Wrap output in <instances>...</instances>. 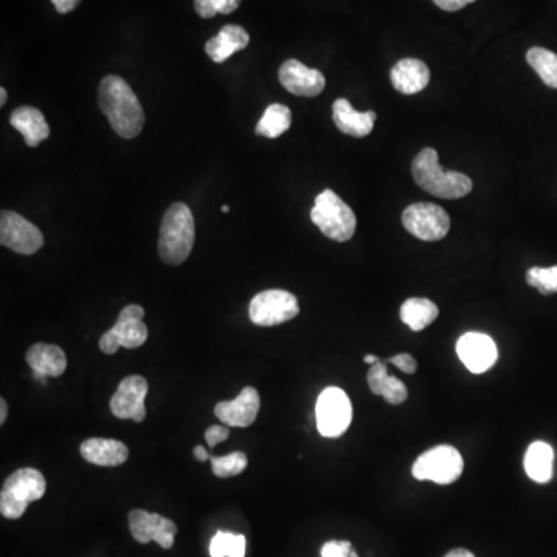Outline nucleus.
<instances>
[{"label":"nucleus","mask_w":557,"mask_h":557,"mask_svg":"<svg viewBox=\"0 0 557 557\" xmlns=\"http://www.w3.org/2000/svg\"><path fill=\"white\" fill-rule=\"evenodd\" d=\"M98 101L118 137L132 140L140 135L144 126L143 107L121 76L110 75L101 81Z\"/></svg>","instance_id":"nucleus-1"},{"label":"nucleus","mask_w":557,"mask_h":557,"mask_svg":"<svg viewBox=\"0 0 557 557\" xmlns=\"http://www.w3.org/2000/svg\"><path fill=\"white\" fill-rule=\"evenodd\" d=\"M415 183L423 191L438 199H462L472 191V180L457 171H446L438 163V154L432 147H424L412 163Z\"/></svg>","instance_id":"nucleus-2"},{"label":"nucleus","mask_w":557,"mask_h":557,"mask_svg":"<svg viewBox=\"0 0 557 557\" xmlns=\"http://www.w3.org/2000/svg\"><path fill=\"white\" fill-rule=\"evenodd\" d=\"M195 240V223L191 209L185 203H174L165 212L160 226L158 254L168 265L185 264Z\"/></svg>","instance_id":"nucleus-3"},{"label":"nucleus","mask_w":557,"mask_h":557,"mask_svg":"<svg viewBox=\"0 0 557 557\" xmlns=\"http://www.w3.org/2000/svg\"><path fill=\"white\" fill-rule=\"evenodd\" d=\"M47 491V482L41 471L22 468L14 471L5 480L0 493V513L5 519H21L31 502L42 499Z\"/></svg>","instance_id":"nucleus-4"},{"label":"nucleus","mask_w":557,"mask_h":557,"mask_svg":"<svg viewBox=\"0 0 557 557\" xmlns=\"http://www.w3.org/2000/svg\"><path fill=\"white\" fill-rule=\"evenodd\" d=\"M310 217L322 234L335 242H347L355 234V212L332 189H325L316 197Z\"/></svg>","instance_id":"nucleus-5"},{"label":"nucleus","mask_w":557,"mask_h":557,"mask_svg":"<svg viewBox=\"0 0 557 557\" xmlns=\"http://www.w3.org/2000/svg\"><path fill=\"white\" fill-rule=\"evenodd\" d=\"M463 458L454 446L440 445L421 454L412 466V475L421 482L451 485L460 479Z\"/></svg>","instance_id":"nucleus-6"},{"label":"nucleus","mask_w":557,"mask_h":557,"mask_svg":"<svg viewBox=\"0 0 557 557\" xmlns=\"http://www.w3.org/2000/svg\"><path fill=\"white\" fill-rule=\"evenodd\" d=\"M144 310L140 305H127L121 310L117 322L100 339L101 352L115 355L120 347L138 349L147 341L146 324L143 322Z\"/></svg>","instance_id":"nucleus-7"},{"label":"nucleus","mask_w":557,"mask_h":557,"mask_svg":"<svg viewBox=\"0 0 557 557\" xmlns=\"http://www.w3.org/2000/svg\"><path fill=\"white\" fill-rule=\"evenodd\" d=\"M352 403L339 387H329L316 401V426L325 438H338L352 423Z\"/></svg>","instance_id":"nucleus-8"},{"label":"nucleus","mask_w":557,"mask_h":557,"mask_svg":"<svg viewBox=\"0 0 557 557\" xmlns=\"http://www.w3.org/2000/svg\"><path fill=\"white\" fill-rule=\"evenodd\" d=\"M298 298L290 291L267 290L256 294L250 304V319L259 327H274L299 315Z\"/></svg>","instance_id":"nucleus-9"},{"label":"nucleus","mask_w":557,"mask_h":557,"mask_svg":"<svg viewBox=\"0 0 557 557\" xmlns=\"http://www.w3.org/2000/svg\"><path fill=\"white\" fill-rule=\"evenodd\" d=\"M404 228L424 242L445 239L451 228L448 212L434 203H414L403 212Z\"/></svg>","instance_id":"nucleus-10"},{"label":"nucleus","mask_w":557,"mask_h":557,"mask_svg":"<svg viewBox=\"0 0 557 557\" xmlns=\"http://www.w3.org/2000/svg\"><path fill=\"white\" fill-rule=\"evenodd\" d=\"M0 243L14 253L31 256L44 247V234L18 212L5 209L0 214Z\"/></svg>","instance_id":"nucleus-11"},{"label":"nucleus","mask_w":557,"mask_h":557,"mask_svg":"<svg viewBox=\"0 0 557 557\" xmlns=\"http://www.w3.org/2000/svg\"><path fill=\"white\" fill-rule=\"evenodd\" d=\"M149 384L140 375H130L121 381L117 392L110 400V411L120 420H132L141 423L146 420V401Z\"/></svg>","instance_id":"nucleus-12"},{"label":"nucleus","mask_w":557,"mask_h":557,"mask_svg":"<svg viewBox=\"0 0 557 557\" xmlns=\"http://www.w3.org/2000/svg\"><path fill=\"white\" fill-rule=\"evenodd\" d=\"M129 530L140 544H149L154 540L165 550H171L178 533L177 525L171 519L144 510L130 511Z\"/></svg>","instance_id":"nucleus-13"},{"label":"nucleus","mask_w":557,"mask_h":557,"mask_svg":"<svg viewBox=\"0 0 557 557\" xmlns=\"http://www.w3.org/2000/svg\"><path fill=\"white\" fill-rule=\"evenodd\" d=\"M457 355L466 369L475 375L485 373L496 364L497 347L491 336L485 333H465L457 342Z\"/></svg>","instance_id":"nucleus-14"},{"label":"nucleus","mask_w":557,"mask_h":557,"mask_svg":"<svg viewBox=\"0 0 557 557\" xmlns=\"http://www.w3.org/2000/svg\"><path fill=\"white\" fill-rule=\"evenodd\" d=\"M259 409V392L248 386L237 395L236 400L217 403L214 414L229 428H248L256 421Z\"/></svg>","instance_id":"nucleus-15"},{"label":"nucleus","mask_w":557,"mask_h":557,"mask_svg":"<svg viewBox=\"0 0 557 557\" xmlns=\"http://www.w3.org/2000/svg\"><path fill=\"white\" fill-rule=\"evenodd\" d=\"M279 81L288 92L305 98L321 95L325 89L324 75L319 70L310 69L298 59H288L282 64Z\"/></svg>","instance_id":"nucleus-16"},{"label":"nucleus","mask_w":557,"mask_h":557,"mask_svg":"<svg viewBox=\"0 0 557 557\" xmlns=\"http://www.w3.org/2000/svg\"><path fill=\"white\" fill-rule=\"evenodd\" d=\"M79 454L92 465L117 468L129 458V448L123 441L110 438H89L79 446Z\"/></svg>","instance_id":"nucleus-17"},{"label":"nucleus","mask_w":557,"mask_h":557,"mask_svg":"<svg viewBox=\"0 0 557 557\" xmlns=\"http://www.w3.org/2000/svg\"><path fill=\"white\" fill-rule=\"evenodd\" d=\"M392 86L404 95H415L428 87L431 72L420 59L406 58L397 62L390 72Z\"/></svg>","instance_id":"nucleus-18"},{"label":"nucleus","mask_w":557,"mask_h":557,"mask_svg":"<svg viewBox=\"0 0 557 557\" xmlns=\"http://www.w3.org/2000/svg\"><path fill=\"white\" fill-rule=\"evenodd\" d=\"M376 118L378 117L373 110L356 112L352 104L344 98H339L333 103V121L342 134L350 135V137H367L375 126Z\"/></svg>","instance_id":"nucleus-19"},{"label":"nucleus","mask_w":557,"mask_h":557,"mask_svg":"<svg viewBox=\"0 0 557 557\" xmlns=\"http://www.w3.org/2000/svg\"><path fill=\"white\" fill-rule=\"evenodd\" d=\"M250 44V35L240 25H225L219 35L209 39L205 45V52L212 61L222 64L234 53L240 52Z\"/></svg>","instance_id":"nucleus-20"},{"label":"nucleus","mask_w":557,"mask_h":557,"mask_svg":"<svg viewBox=\"0 0 557 557\" xmlns=\"http://www.w3.org/2000/svg\"><path fill=\"white\" fill-rule=\"evenodd\" d=\"M27 363L36 375L58 378L67 369V356L61 347L38 342L28 349Z\"/></svg>","instance_id":"nucleus-21"},{"label":"nucleus","mask_w":557,"mask_h":557,"mask_svg":"<svg viewBox=\"0 0 557 557\" xmlns=\"http://www.w3.org/2000/svg\"><path fill=\"white\" fill-rule=\"evenodd\" d=\"M10 124L24 137L28 147H38L50 137V127L41 110L24 106L11 113Z\"/></svg>","instance_id":"nucleus-22"},{"label":"nucleus","mask_w":557,"mask_h":557,"mask_svg":"<svg viewBox=\"0 0 557 557\" xmlns=\"http://www.w3.org/2000/svg\"><path fill=\"white\" fill-rule=\"evenodd\" d=\"M367 384L375 395H381L392 406L403 404L407 400V387L397 376L387 373L386 361L373 364L367 373Z\"/></svg>","instance_id":"nucleus-23"},{"label":"nucleus","mask_w":557,"mask_h":557,"mask_svg":"<svg viewBox=\"0 0 557 557\" xmlns=\"http://www.w3.org/2000/svg\"><path fill=\"white\" fill-rule=\"evenodd\" d=\"M523 466L528 477L536 483H548L553 479L554 451L545 441H534L525 452Z\"/></svg>","instance_id":"nucleus-24"},{"label":"nucleus","mask_w":557,"mask_h":557,"mask_svg":"<svg viewBox=\"0 0 557 557\" xmlns=\"http://www.w3.org/2000/svg\"><path fill=\"white\" fill-rule=\"evenodd\" d=\"M400 316L412 332H421L438 318V307L429 299L411 298L401 305Z\"/></svg>","instance_id":"nucleus-25"},{"label":"nucleus","mask_w":557,"mask_h":557,"mask_svg":"<svg viewBox=\"0 0 557 557\" xmlns=\"http://www.w3.org/2000/svg\"><path fill=\"white\" fill-rule=\"evenodd\" d=\"M291 110L284 104H271L264 112L256 126V135L267 138H277L285 134L291 127Z\"/></svg>","instance_id":"nucleus-26"},{"label":"nucleus","mask_w":557,"mask_h":557,"mask_svg":"<svg viewBox=\"0 0 557 557\" xmlns=\"http://www.w3.org/2000/svg\"><path fill=\"white\" fill-rule=\"evenodd\" d=\"M528 64L544 81L545 86L557 89V55L547 48L533 47L527 53Z\"/></svg>","instance_id":"nucleus-27"},{"label":"nucleus","mask_w":557,"mask_h":557,"mask_svg":"<svg viewBox=\"0 0 557 557\" xmlns=\"http://www.w3.org/2000/svg\"><path fill=\"white\" fill-rule=\"evenodd\" d=\"M247 539L242 534L219 531L209 545L211 557H245Z\"/></svg>","instance_id":"nucleus-28"},{"label":"nucleus","mask_w":557,"mask_h":557,"mask_svg":"<svg viewBox=\"0 0 557 557\" xmlns=\"http://www.w3.org/2000/svg\"><path fill=\"white\" fill-rule=\"evenodd\" d=\"M212 472L219 479H229L242 474L248 466V457L245 452L236 451L223 457L211 458Z\"/></svg>","instance_id":"nucleus-29"},{"label":"nucleus","mask_w":557,"mask_h":557,"mask_svg":"<svg viewBox=\"0 0 557 557\" xmlns=\"http://www.w3.org/2000/svg\"><path fill=\"white\" fill-rule=\"evenodd\" d=\"M527 282L544 296L557 293V265L550 268H530L527 271Z\"/></svg>","instance_id":"nucleus-30"},{"label":"nucleus","mask_w":557,"mask_h":557,"mask_svg":"<svg viewBox=\"0 0 557 557\" xmlns=\"http://www.w3.org/2000/svg\"><path fill=\"white\" fill-rule=\"evenodd\" d=\"M242 4V0H194V8L200 18L211 19L217 13L231 14Z\"/></svg>","instance_id":"nucleus-31"},{"label":"nucleus","mask_w":557,"mask_h":557,"mask_svg":"<svg viewBox=\"0 0 557 557\" xmlns=\"http://www.w3.org/2000/svg\"><path fill=\"white\" fill-rule=\"evenodd\" d=\"M321 557H358V554L347 540H330L322 547Z\"/></svg>","instance_id":"nucleus-32"},{"label":"nucleus","mask_w":557,"mask_h":557,"mask_svg":"<svg viewBox=\"0 0 557 557\" xmlns=\"http://www.w3.org/2000/svg\"><path fill=\"white\" fill-rule=\"evenodd\" d=\"M386 363L398 367L401 372L407 373V375L417 372V359L409 355V353H400V355L392 356V358L387 359Z\"/></svg>","instance_id":"nucleus-33"},{"label":"nucleus","mask_w":557,"mask_h":557,"mask_svg":"<svg viewBox=\"0 0 557 557\" xmlns=\"http://www.w3.org/2000/svg\"><path fill=\"white\" fill-rule=\"evenodd\" d=\"M206 443H208L209 448H216L217 445L223 443V441L229 438V429L225 426H211L208 431L205 432Z\"/></svg>","instance_id":"nucleus-34"},{"label":"nucleus","mask_w":557,"mask_h":557,"mask_svg":"<svg viewBox=\"0 0 557 557\" xmlns=\"http://www.w3.org/2000/svg\"><path fill=\"white\" fill-rule=\"evenodd\" d=\"M472 2H475V0H434V4L445 11L462 10L466 5L472 4Z\"/></svg>","instance_id":"nucleus-35"},{"label":"nucleus","mask_w":557,"mask_h":557,"mask_svg":"<svg viewBox=\"0 0 557 557\" xmlns=\"http://www.w3.org/2000/svg\"><path fill=\"white\" fill-rule=\"evenodd\" d=\"M79 2H81V0H52V4L55 5L56 11L61 14H67L75 10Z\"/></svg>","instance_id":"nucleus-36"},{"label":"nucleus","mask_w":557,"mask_h":557,"mask_svg":"<svg viewBox=\"0 0 557 557\" xmlns=\"http://www.w3.org/2000/svg\"><path fill=\"white\" fill-rule=\"evenodd\" d=\"M194 457L197 458V460H199V462L202 463L206 462V460H209L208 451H206V449L203 448V446H195Z\"/></svg>","instance_id":"nucleus-37"},{"label":"nucleus","mask_w":557,"mask_h":557,"mask_svg":"<svg viewBox=\"0 0 557 557\" xmlns=\"http://www.w3.org/2000/svg\"><path fill=\"white\" fill-rule=\"evenodd\" d=\"M445 557H475L474 554L471 553L469 550H465V548H457V550L449 551Z\"/></svg>","instance_id":"nucleus-38"},{"label":"nucleus","mask_w":557,"mask_h":557,"mask_svg":"<svg viewBox=\"0 0 557 557\" xmlns=\"http://www.w3.org/2000/svg\"><path fill=\"white\" fill-rule=\"evenodd\" d=\"M7 415H8V404L7 401H5L4 398H2V400H0V424H4L5 421H7Z\"/></svg>","instance_id":"nucleus-39"},{"label":"nucleus","mask_w":557,"mask_h":557,"mask_svg":"<svg viewBox=\"0 0 557 557\" xmlns=\"http://www.w3.org/2000/svg\"><path fill=\"white\" fill-rule=\"evenodd\" d=\"M364 363L373 366V364L380 363V358H376L375 355H366L364 356Z\"/></svg>","instance_id":"nucleus-40"},{"label":"nucleus","mask_w":557,"mask_h":557,"mask_svg":"<svg viewBox=\"0 0 557 557\" xmlns=\"http://www.w3.org/2000/svg\"><path fill=\"white\" fill-rule=\"evenodd\" d=\"M8 101V93L5 89H0V106L4 107Z\"/></svg>","instance_id":"nucleus-41"},{"label":"nucleus","mask_w":557,"mask_h":557,"mask_svg":"<svg viewBox=\"0 0 557 557\" xmlns=\"http://www.w3.org/2000/svg\"><path fill=\"white\" fill-rule=\"evenodd\" d=\"M229 211H231V209H229V206H226V205L222 206V212H225V214H226V212H229Z\"/></svg>","instance_id":"nucleus-42"}]
</instances>
